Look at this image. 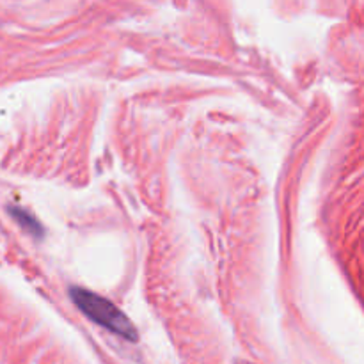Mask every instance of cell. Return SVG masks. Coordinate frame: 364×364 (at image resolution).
I'll return each mask as SVG.
<instances>
[{
    "label": "cell",
    "mask_w": 364,
    "mask_h": 364,
    "mask_svg": "<svg viewBox=\"0 0 364 364\" xmlns=\"http://www.w3.org/2000/svg\"><path fill=\"white\" fill-rule=\"evenodd\" d=\"M70 299L91 322L128 341L137 340V329L132 320L112 301L80 287L70 288Z\"/></svg>",
    "instance_id": "cell-1"
},
{
    "label": "cell",
    "mask_w": 364,
    "mask_h": 364,
    "mask_svg": "<svg viewBox=\"0 0 364 364\" xmlns=\"http://www.w3.org/2000/svg\"><path fill=\"white\" fill-rule=\"evenodd\" d=\"M7 212H9V215L16 220L18 226L23 228L28 235H32V237L36 238H41L43 235H45L41 223H39L32 213H28L27 210L20 208V206H7Z\"/></svg>",
    "instance_id": "cell-2"
}]
</instances>
